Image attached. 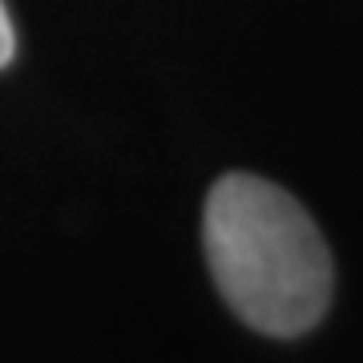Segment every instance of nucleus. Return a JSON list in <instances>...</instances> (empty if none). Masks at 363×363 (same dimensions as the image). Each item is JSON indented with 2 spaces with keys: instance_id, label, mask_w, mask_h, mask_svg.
I'll use <instances>...</instances> for the list:
<instances>
[{
  "instance_id": "nucleus-1",
  "label": "nucleus",
  "mask_w": 363,
  "mask_h": 363,
  "mask_svg": "<svg viewBox=\"0 0 363 363\" xmlns=\"http://www.w3.org/2000/svg\"><path fill=\"white\" fill-rule=\"evenodd\" d=\"M214 286L230 311L262 335H303L327 315L335 267L311 214L255 174L214 182L202 214Z\"/></svg>"
},
{
  "instance_id": "nucleus-2",
  "label": "nucleus",
  "mask_w": 363,
  "mask_h": 363,
  "mask_svg": "<svg viewBox=\"0 0 363 363\" xmlns=\"http://www.w3.org/2000/svg\"><path fill=\"white\" fill-rule=\"evenodd\" d=\"M13 52H16V33H13L9 13H4V0H0V69L13 61Z\"/></svg>"
}]
</instances>
